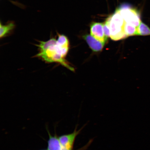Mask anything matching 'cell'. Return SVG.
<instances>
[{"instance_id":"cell-8","label":"cell","mask_w":150,"mask_h":150,"mask_svg":"<svg viewBox=\"0 0 150 150\" xmlns=\"http://www.w3.org/2000/svg\"><path fill=\"white\" fill-rule=\"evenodd\" d=\"M49 134V139L48 141V150H61V145L60 142L59 136L56 134L52 136L48 130Z\"/></svg>"},{"instance_id":"cell-5","label":"cell","mask_w":150,"mask_h":150,"mask_svg":"<svg viewBox=\"0 0 150 150\" xmlns=\"http://www.w3.org/2000/svg\"><path fill=\"white\" fill-rule=\"evenodd\" d=\"M91 35L103 42L105 43L107 40L103 29V23L93 22L90 26Z\"/></svg>"},{"instance_id":"cell-6","label":"cell","mask_w":150,"mask_h":150,"mask_svg":"<svg viewBox=\"0 0 150 150\" xmlns=\"http://www.w3.org/2000/svg\"><path fill=\"white\" fill-rule=\"evenodd\" d=\"M83 37L93 51L96 52L102 51L105 43L100 42L92 35H86Z\"/></svg>"},{"instance_id":"cell-11","label":"cell","mask_w":150,"mask_h":150,"mask_svg":"<svg viewBox=\"0 0 150 150\" xmlns=\"http://www.w3.org/2000/svg\"><path fill=\"white\" fill-rule=\"evenodd\" d=\"M103 29L105 37L108 39V37H110V31L109 26L106 21L103 23Z\"/></svg>"},{"instance_id":"cell-7","label":"cell","mask_w":150,"mask_h":150,"mask_svg":"<svg viewBox=\"0 0 150 150\" xmlns=\"http://www.w3.org/2000/svg\"><path fill=\"white\" fill-rule=\"evenodd\" d=\"M0 27V38L1 39L6 37L11 34L16 27L15 22L9 21L5 25H3L1 23Z\"/></svg>"},{"instance_id":"cell-2","label":"cell","mask_w":150,"mask_h":150,"mask_svg":"<svg viewBox=\"0 0 150 150\" xmlns=\"http://www.w3.org/2000/svg\"><path fill=\"white\" fill-rule=\"evenodd\" d=\"M117 9L125 22L136 27L139 25L142 22L140 14L136 9L131 8L130 6L125 4L121 6Z\"/></svg>"},{"instance_id":"cell-12","label":"cell","mask_w":150,"mask_h":150,"mask_svg":"<svg viewBox=\"0 0 150 150\" xmlns=\"http://www.w3.org/2000/svg\"><path fill=\"white\" fill-rule=\"evenodd\" d=\"M48 150L47 149V150Z\"/></svg>"},{"instance_id":"cell-4","label":"cell","mask_w":150,"mask_h":150,"mask_svg":"<svg viewBox=\"0 0 150 150\" xmlns=\"http://www.w3.org/2000/svg\"><path fill=\"white\" fill-rule=\"evenodd\" d=\"M109 26L110 37L112 40L117 41L127 37L124 31V25L112 21L108 17L106 20Z\"/></svg>"},{"instance_id":"cell-10","label":"cell","mask_w":150,"mask_h":150,"mask_svg":"<svg viewBox=\"0 0 150 150\" xmlns=\"http://www.w3.org/2000/svg\"><path fill=\"white\" fill-rule=\"evenodd\" d=\"M123 29L127 37L137 35V27L132 24L125 22Z\"/></svg>"},{"instance_id":"cell-3","label":"cell","mask_w":150,"mask_h":150,"mask_svg":"<svg viewBox=\"0 0 150 150\" xmlns=\"http://www.w3.org/2000/svg\"><path fill=\"white\" fill-rule=\"evenodd\" d=\"M84 127L78 130H76L77 128L76 127L74 132L71 134L63 135L59 137L61 145V150H74L75 140Z\"/></svg>"},{"instance_id":"cell-9","label":"cell","mask_w":150,"mask_h":150,"mask_svg":"<svg viewBox=\"0 0 150 150\" xmlns=\"http://www.w3.org/2000/svg\"><path fill=\"white\" fill-rule=\"evenodd\" d=\"M137 35H150V28L145 23L141 22L139 25L137 27Z\"/></svg>"},{"instance_id":"cell-1","label":"cell","mask_w":150,"mask_h":150,"mask_svg":"<svg viewBox=\"0 0 150 150\" xmlns=\"http://www.w3.org/2000/svg\"><path fill=\"white\" fill-rule=\"evenodd\" d=\"M39 52L36 57L46 63H56L71 71L74 69L66 59L70 48V42L64 35L58 34V38H52L45 42H40L37 45Z\"/></svg>"}]
</instances>
